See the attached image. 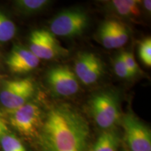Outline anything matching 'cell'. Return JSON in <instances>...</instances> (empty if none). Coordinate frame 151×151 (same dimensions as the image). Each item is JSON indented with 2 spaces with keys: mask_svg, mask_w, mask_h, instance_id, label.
<instances>
[{
  "mask_svg": "<svg viewBox=\"0 0 151 151\" xmlns=\"http://www.w3.org/2000/svg\"><path fill=\"white\" fill-rule=\"evenodd\" d=\"M90 129L86 118L72 106H51L43 116L37 144L39 151H88Z\"/></svg>",
  "mask_w": 151,
  "mask_h": 151,
  "instance_id": "obj_1",
  "label": "cell"
},
{
  "mask_svg": "<svg viewBox=\"0 0 151 151\" xmlns=\"http://www.w3.org/2000/svg\"><path fill=\"white\" fill-rule=\"evenodd\" d=\"M91 116L100 129L110 130L122 117L120 97L113 90H102L92 96L89 101Z\"/></svg>",
  "mask_w": 151,
  "mask_h": 151,
  "instance_id": "obj_2",
  "label": "cell"
},
{
  "mask_svg": "<svg viewBox=\"0 0 151 151\" xmlns=\"http://www.w3.org/2000/svg\"><path fill=\"white\" fill-rule=\"evenodd\" d=\"M6 118L9 125L22 137L29 141H37L43 121L42 111L37 103L30 101L14 110L6 111Z\"/></svg>",
  "mask_w": 151,
  "mask_h": 151,
  "instance_id": "obj_3",
  "label": "cell"
},
{
  "mask_svg": "<svg viewBox=\"0 0 151 151\" xmlns=\"http://www.w3.org/2000/svg\"><path fill=\"white\" fill-rule=\"evenodd\" d=\"M89 24V17L81 9H69L58 13L50 22L49 31L55 36L73 38L82 35Z\"/></svg>",
  "mask_w": 151,
  "mask_h": 151,
  "instance_id": "obj_4",
  "label": "cell"
},
{
  "mask_svg": "<svg viewBox=\"0 0 151 151\" xmlns=\"http://www.w3.org/2000/svg\"><path fill=\"white\" fill-rule=\"evenodd\" d=\"M35 87L30 78L4 81L0 90V103L6 111L18 109L30 101L35 93Z\"/></svg>",
  "mask_w": 151,
  "mask_h": 151,
  "instance_id": "obj_5",
  "label": "cell"
},
{
  "mask_svg": "<svg viewBox=\"0 0 151 151\" xmlns=\"http://www.w3.org/2000/svg\"><path fill=\"white\" fill-rule=\"evenodd\" d=\"M120 122L128 150L151 151L150 130L134 113L129 111L122 116Z\"/></svg>",
  "mask_w": 151,
  "mask_h": 151,
  "instance_id": "obj_6",
  "label": "cell"
},
{
  "mask_svg": "<svg viewBox=\"0 0 151 151\" xmlns=\"http://www.w3.org/2000/svg\"><path fill=\"white\" fill-rule=\"evenodd\" d=\"M29 50L39 60H50L66 53L59 41L50 31L38 29L29 37Z\"/></svg>",
  "mask_w": 151,
  "mask_h": 151,
  "instance_id": "obj_7",
  "label": "cell"
},
{
  "mask_svg": "<svg viewBox=\"0 0 151 151\" xmlns=\"http://www.w3.org/2000/svg\"><path fill=\"white\" fill-rule=\"evenodd\" d=\"M46 81L51 91L60 97H70L78 92L79 81L68 66H55L49 69Z\"/></svg>",
  "mask_w": 151,
  "mask_h": 151,
  "instance_id": "obj_8",
  "label": "cell"
},
{
  "mask_svg": "<svg viewBox=\"0 0 151 151\" xmlns=\"http://www.w3.org/2000/svg\"><path fill=\"white\" fill-rule=\"evenodd\" d=\"M73 71L79 81L90 86L103 76L104 66L101 60L93 52L82 51L76 58Z\"/></svg>",
  "mask_w": 151,
  "mask_h": 151,
  "instance_id": "obj_9",
  "label": "cell"
},
{
  "mask_svg": "<svg viewBox=\"0 0 151 151\" xmlns=\"http://www.w3.org/2000/svg\"><path fill=\"white\" fill-rule=\"evenodd\" d=\"M40 60L29 48L16 46L7 56L6 63L11 72L25 73L34 70L39 65Z\"/></svg>",
  "mask_w": 151,
  "mask_h": 151,
  "instance_id": "obj_10",
  "label": "cell"
},
{
  "mask_svg": "<svg viewBox=\"0 0 151 151\" xmlns=\"http://www.w3.org/2000/svg\"><path fill=\"white\" fill-rule=\"evenodd\" d=\"M141 1L137 0H113L109 2V7L118 16L126 18H137L141 15Z\"/></svg>",
  "mask_w": 151,
  "mask_h": 151,
  "instance_id": "obj_11",
  "label": "cell"
},
{
  "mask_svg": "<svg viewBox=\"0 0 151 151\" xmlns=\"http://www.w3.org/2000/svg\"><path fill=\"white\" fill-rule=\"evenodd\" d=\"M120 139L114 129L106 130L99 136L88 151H118Z\"/></svg>",
  "mask_w": 151,
  "mask_h": 151,
  "instance_id": "obj_12",
  "label": "cell"
},
{
  "mask_svg": "<svg viewBox=\"0 0 151 151\" xmlns=\"http://www.w3.org/2000/svg\"><path fill=\"white\" fill-rule=\"evenodd\" d=\"M51 3L48 0H16L14 1L16 10L24 16L40 13Z\"/></svg>",
  "mask_w": 151,
  "mask_h": 151,
  "instance_id": "obj_13",
  "label": "cell"
},
{
  "mask_svg": "<svg viewBox=\"0 0 151 151\" xmlns=\"http://www.w3.org/2000/svg\"><path fill=\"white\" fill-rule=\"evenodd\" d=\"M16 24L0 9V46L8 43L16 36Z\"/></svg>",
  "mask_w": 151,
  "mask_h": 151,
  "instance_id": "obj_14",
  "label": "cell"
},
{
  "mask_svg": "<svg viewBox=\"0 0 151 151\" xmlns=\"http://www.w3.org/2000/svg\"><path fill=\"white\" fill-rule=\"evenodd\" d=\"M115 48L122 47L127 43L129 38V30L123 22L111 20Z\"/></svg>",
  "mask_w": 151,
  "mask_h": 151,
  "instance_id": "obj_15",
  "label": "cell"
},
{
  "mask_svg": "<svg viewBox=\"0 0 151 151\" xmlns=\"http://www.w3.org/2000/svg\"><path fill=\"white\" fill-rule=\"evenodd\" d=\"M98 41L101 44L107 49H114L112 27L111 20L104 21L100 25L97 31Z\"/></svg>",
  "mask_w": 151,
  "mask_h": 151,
  "instance_id": "obj_16",
  "label": "cell"
},
{
  "mask_svg": "<svg viewBox=\"0 0 151 151\" xmlns=\"http://www.w3.org/2000/svg\"><path fill=\"white\" fill-rule=\"evenodd\" d=\"M0 146L2 151H27L22 141L11 132L0 139Z\"/></svg>",
  "mask_w": 151,
  "mask_h": 151,
  "instance_id": "obj_17",
  "label": "cell"
},
{
  "mask_svg": "<svg viewBox=\"0 0 151 151\" xmlns=\"http://www.w3.org/2000/svg\"><path fill=\"white\" fill-rule=\"evenodd\" d=\"M113 66L115 73L119 78L125 79V80H130V79L133 78L124 63L122 52L117 55L116 58H114L113 62Z\"/></svg>",
  "mask_w": 151,
  "mask_h": 151,
  "instance_id": "obj_18",
  "label": "cell"
},
{
  "mask_svg": "<svg viewBox=\"0 0 151 151\" xmlns=\"http://www.w3.org/2000/svg\"><path fill=\"white\" fill-rule=\"evenodd\" d=\"M139 56L141 62L147 67L151 66V38L146 37L139 45Z\"/></svg>",
  "mask_w": 151,
  "mask_h": 151,
  "instance_id": "obj_19",
  "label": "cell"
},
{
  "mask_svg": "<svg viewBox=\"0 0 151 151\" xmlns=\"http://www.w3.org/2000/svg\"><path fill=\"white\" fill-rule=\"evenodd\" d=\"M123 60L125 63L127 68L129 70V73H131L132 77H135L139 73H141V69L139 65H137V62L135 60V58L134 54L132 52H122Z\"/></svg>",
  "mask_w": 151,
  "mask_h": 151,
  "instance_id": "obj_20",
  "label": "cell"
},
{
  "mask_svg": "<svg viewBox=\"0 0 151 151\" xmlns=\"http://www.w3.org/2000/svg\"><path fill=\"white\" fill-rule=\"evenodd\" d=\"M9 132L10 129L5 115L0 111V139Z\"/></svg>",
  "mask_w": 151,
  "mask_h": 151,
  "instance_id": "obj_21",
  "label": "cell"
},
{
  "mask_svg": "<svg viewBox=\"0 0 151 151\" xmlns=\"http://www.w3.org/2000/svg\"><path fill=\"white\" fill-rule=\"evenodd\" d=\"M141 4L143 5V8L146 9L147 12L150 13V11H151V1L150 0H146V1H141Z\"/></svg>",
  "mask_w": 151,
  "mask_h": 151,
  "instance_id": "obj_22",
  "label": "cell"
},
{
  "mask_svg": "<svg viewBox=\"0 0 151 151\" xmlns=\"http://www.w3.org/2000/svg\"><path fill=\"white\" fill-rule=\"evenodd\" d=\"M4 75H1L0 74V85H1V83H3L4 81Z\"/></svg>",
  "mask_w": 151,
  "mask_h": 151,
  "instance_id": "obj_23",
  "label": "cell"
},
{
  "mask_svg": "<svg viewBox=\"0 0 151 151\" xmlns=\"http://www.w3.org/2000/svg\"><path fill=\"white\" fill-rule=\"evenodd\" d=\"M126 151H129V150H126Z\"/></svg>",
  "mask_w": 151,
  "mask_h": 151,
  "instance_id": "obj_24",
  "label": "cell"
}]
</instances>
